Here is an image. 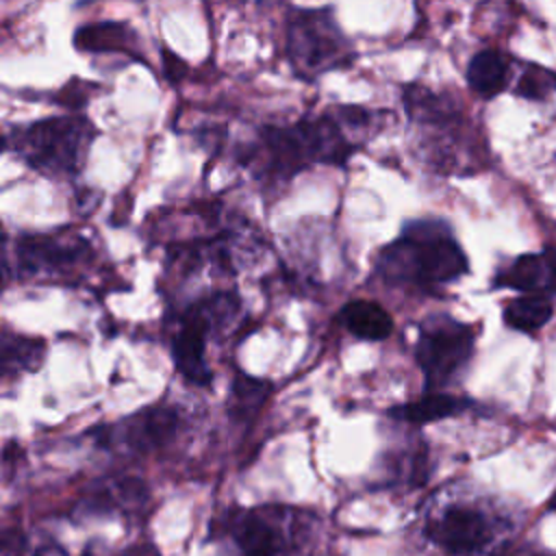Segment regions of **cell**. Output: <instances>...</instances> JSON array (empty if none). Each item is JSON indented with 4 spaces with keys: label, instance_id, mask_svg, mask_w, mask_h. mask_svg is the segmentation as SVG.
I'll list each match as a JSON object with an SVG mask.
<instances>
[{
    "label": "cell",
    "instance_id": "1",
    "mask_svg": "<svg viewBox=\"0 0 556 556\" xmlns=\"http://www.w3.org/2000/svg\"><path fill=\"white\" fill-rule=\"evenodd\" d=\"M376 267L387 282L439 287L467 271V256L445 226L419 222L380 252Z\"/></svg>",
    "mask_w": 556,
    "mask_h": 556
},
{
    "label": "cell",
    "instance_id": "2",
    "mask_svg": "<svg viewBox=\"0 0 556 556\" xmlns=\"http://www.w3.org/2000/svg\"><path fill=\"white\" fill-rule=\"evenodd\" d=\"M96 128L85 117H50L15 130V152L46 176H72L87 156Z\"/></svg>",
    "mask_w": 556,
    "mask_h": 556
},
{
    "label": "cell",
    "instance_id": "3",
    "mask_svg": "<svg viewBox=\"0 0 556 556\" xmlns=\"http://www.w3.org/2000/svg\"><path fill=\"white\" fill-rule=\"evenodd\" d=\"M263 143L271 169L285 176L308 163L341 165L354 148L332 117L304 119L291 128H267Z\"/></svg>",
    "mask_w": 556,
    "mask_h": 556
},
{
    "label": "cell",
    "instance_id": "4",
    "mask_svg": "<svg viewBox=\"0 0 556 556\" xmlns=\"http://www.w3.org/2000/svg\"><path fill=\"white\" fill-rule=\"evenodd\" d=\"M287 50L300 74L315 76L334 65H343L350 46L326 11H300L291 17Z\"/></svg>",
    "mask_w": 556,
    "mask_h": 556
},
{
    "label": "cell",
    "instance_id": "5",
    "mask_svg": "<svg viewBox=\"0 0 556 556\" xmlns=\"http://www.w3.org/2000/svg\"><path fill=\"white\" fill-rule=\"evenodd\" d=\"M473 352V330L452 319H437L426 326L415 345V358L428 387L450 382Z\"/></svg>",
    "mask_w": 556,
    "mask_h": 556
},
{
    "label": "cell",
    "instance_id": "6",
    "mask_svg": "<svg viewBox=\"0 0 556 556\" xmlns=\"http://www.w3.org/2000/svg\"><path fill=\"white\" fill-rule=\"evenodd\" d=\"M428 536L450 554L473 556L491 543L493 526L482 510L454 504L430 519Z\"/></svg>",
    "mask_w": 556,
    "mask_h": 556
},
{
    "label": "cell",
    "instance_id": "7",
    "mask_svg": "<svg viewBox=\"0 0 556 556\" xmlns=\"http://www.w3.org/2000/svg\"><path fill=\"white\" fill-rule=\"evenodd\" d=\"M211 326H213V319L206 311V304L200 302L182 315L180 328L174 337V345H172L174 365L178 374H182L193 384L211 382V369L206 365V337Z\"/></svg>",
    "mask_w": 556,
    "mask_h": 556
},
{
    "label": "cell",
    "instance_id": "8",
    "mask_svg": "<svg viewBox=\"0 0 556 556\" xmlns=\"http://www.w3.org/2000/svg\"><path fill=\"white\" fill-rule=\"evenodd\" d=\"M15 254L20 265L28 274L37 271H65L76 263L89 258L91 250L80 237H24L20 239Z\"/></svg>",
    "mask_w": 556,
    "mask_h": 556
},
{
    "label": "cell",
    "instance_id": "9",
    "mask_svg": "<svg viewBox=\"0 0 556 556\" xmlns=\"http://www.w3.org/2000/svg\"><path fill=\"white\" fill-rule=\"evenodd\" d=\"M178 428V413L169 406L146 408L109 432V439H119L135 452H150L163 447Z\"/></svg>",
    "mask_w": 556,
    "mask_h": 556
},
{
    "label": "cell",
    "instance_id": "10",
    "mask_svg": "<svg viewBox=\"0 0 556 556\" xmlns=\"http://www.w3.org/2000/svg\"><path fill=\"white\" fill-rule=\"evenodd\" d=\"M235 541L243 556H278L285 547V532L278 523V513H243L235 523Z\"/></svg>",
    "mask_w": 556,
    "mask_h": 556
},
{
    "label": "cell",
    "instance_id": "11",
    "mask_svg": "<svg viewBox=\"0 0 556 556\" xmlns=\"http://www.w3.org/2000/svg\"><path fill=\"white\" fill-rule=\"evenodd\" d=\"M495 285L517 289L523 293L552 291V274L545 252L517 256L508 267H504L495 276Z\"/></svg>",
    "mask_w": 556,
    "mask_h": 556
},
{
    "label": "cell",
    "instance_id": "12",
    "mask_svg": "<svg viewBox=\"0 0 556 556\" xmlns=\"http://www.w3.org/2000/svg\"><path fill=\"white\" fill-rule=\"evenodd\" d=\"M74 46L83 52H135V33L124 22L85 24L74 35Z\"/></svg>",
    "mask_w": 556,
    "mask_h": 556
},
{
    "label": "cell",
    "instance_id": "13",
    "mask_svg": "<svg viewBox=\"0 0 556 556\" xmlns=\"http://www.w3.org/2000/svg\"><path fill=\"white\" fill-rule=\"evenodd\" d=\"M339 319L343 321V326L358 339H367V341H382L391 334L393 330V319L391 315L376 302L369 300H354L348 302L341 313Z\"/></svg>",
    "mask_w": 556,
    "mask_h": 556
},
{
    "label": "cell",
    "instance_id": "14",
    "mask_svg": "<svg viewBox=\"0 0 556 556\" xmlns=\"http://www.w3.org/2000/svg\"><path fill=\"white\" fill-rule=\"evenodd\" d=\"M467 80L476 93L491 98L506 87L508 63L497 50H482L469 61Z\"/></svg>",
    "mask_w": 556,
    "mask_h": 556
},
{
    "label": "cell",
    "instance_id": "15",
    "mask_svg": "<svg viewBox=\"0 0 556 556\" xmlns=\"http://www.w3.org/2000/svg\"><path fill=\"white\" fill-rule=\"evenodd\" d=\"M465 406H467V402L460 397H454L447 393H430V395H424L421 400L391 408L389 415H393L395 419L421 426V424H432V421L445 419V417L463 410Z\"/></svg>",
    "mask_w": 556,
    "mask_h": 556
},
{
    "label": "cell",
    "instance_id": "16",
    "mask_svg": "<svg viewBox=\"0 0 556 556\" xmlns=\"http://www.w3.org/2000/svg\"><path fill=\"white\" fill-rule=\"evenodd\" d=\"M549 317H552V302L545 293H523L510 300L504 308L506 326L521 332L539 330L549 321Z\"/></svg>",
    "mask_w": 556,
    "mask_h": 556
},
{
    "label": "cell",
    "instance_id": "17",
    "mask_svg": "<svg viewBox=\"0 0 556 556\" xmlns=\"http://www.w3.org/2000/svg\"><path fill=\"white\" fill-rule=\"evenodd\" d=\"M43 358V343L39 339L11 334L4 330L2 345H0V365L2 376L20 374L26 369H37Z\"/></svg>",
    "mask_w": 556,
    "mask_h": 556
},
{
    "label": "cell",
    "instance_id": "18",
    "mask_svg": "<svg viewBox=\"0 0 556 556\" xmlns=\"http://www.w3.org/2000/svg\"><path fill=\"white\" fill-rule=\"evenodd\" d=\"M267 391H269V384L265 380H256V378L243 376V378H237V382H235L232 400H235L239 413L252 415L261 406V402H263Z\"/></svg>",
    "mask_w": 556,
    "mask_h": 556
},
{
    "label": "cell",
    "instance_id": "19",
    "mask_svg": "<svg viewBox=\"0 0 556 556\" xmlns=\"http://www.w3.org/2000/svg\"><path fill=\"white\" fill-rule=\"evenodd\" d=\"M549 78H554L549 72H539V70H528L519 83H517V93L539 100L549 91Z\"/></svg>",
    "mask_w": 556,
    "mask_h": 556
},
{
    "label": "cell",
    "instance_id": "20",
    "mask_svg": "<svg viewBox=\"0 0 556 556\" xmlns=\"http://www.w3.org/2000/svg\"><path fill=\"white\" fill-rule=\"evenodd\" d=\"M163 63H165V74L172 83H178L187 74V65L169 50H163Z\"/></svg>",
    "mask_w": 556,
    "mask_h": 556
},
{
    "label": "cell",
    "instance_id": "21",
    "mask_svg": "<svg viewBox=\"0 0 556 556\" xmlns=\"http://www.w3.org/2000/svg\"><path fill=\"white\" fill-rule=\"evenodd\" d=\"M547 263H549V274H552V293L556 291V248H547L545 250Z\"/></svg>",
    "mask_w": 556,
    "mask_h": 556
},
{
    "label": "cell",
    "instance_id": "22",
    "mask_svg": "<svg viewBox=\"0 0 556 556\" xmlns=\"http://www.w3.org/2000/svg\"><path fill=\"white\" fill-rule=\"evenodd\" d=\"M506 556H556V554H539L532 549H517V552H508Z\"/></svg>",
    "mask_w": 556,
    "mask_h": 556
}]
</instances>
